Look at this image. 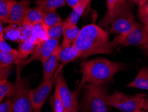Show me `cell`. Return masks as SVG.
Returning <instances> with one entry per match:
<instances>
[{"label": "cell", "instance_id": "obj_1", "mask_svg": "<svg viewBox=\"0 0 148 112\" xmlns=\"http://www.w3.org/2000/svg\"><path fill=\"white\" fill-rule=\"evenodd\" d=\"M73 45L82 52L80 58L97 54H110L114 48L109 40L108 32L93 24H88L80 29Z\"/></svg>", "mask_w": 148, "mask_h": 112}, {"label": "cell", "instance_id": "obj_2", "mask_svg": "<svg viewBox=\"0 0 148 112\" xmlns=\"http://www.w3.org/2000/svg\"><path fill=\"white\" fill-rule=\"evenodd\" d=\"M80 67L82 79L79 87L82 88L86 84L101 85L110 82L115 74L125 68V65L106 58H97L84 61Z\"/></svg>", "mask_w": 148, "mask_h": 112}, {"label": "cell", "instance_id": "obj_3", "mask_svg": "<svg viewBox=\"0 0 148 112\" xmlns=\"http://www.w3.org/2000/svg\"><path fill=\"white\" fill-rule=\"evenodd\" d=\"M84 104L82 112H111L106 102L108 94L105 84H86L84 87Z\"/></svg>", "mask_w": 148, "mask_h": 112}, {"label": "cell", "instance_id": "obj_4", "mask_svg": "<svg viewBox=\"0 0 148 112\" xmlns=\"http://www.w3.org/2000/svg\"><path fill=\"white\" fill-rule=\"evenodd\" d=\"M30 89L25 79H18L13 84L7 99L12 103L14 112H34L36 111L30 99Z\"/></svg>", "mask_w": 148, "mask_h": 112}, {"label": "cell", "instance_id": "obj_5", "mask_svg": "<svg viewBox=\"0 0 148 112\" xmlns=\"http://www.w3.org/2000/svg\"><path fill=\"white\" fill-rule=\"evenodd\" d=\"M144 93H137L135 95H126L119 91L106 96V102L110 107H114L122 112H138L146 97Z\"/></svg>", "mask_w": 148, "mask_h": 112}, {"label": "cell", "instance_id": "obj_6", "mask_svg": "<svg viewBox=\"0 0 148 112\" xmlns=\"http://www.w3.org/2000/svg\"><path fill=\"white\" fill-rule=\"evenodd\" d=\"M116 46H142L148 43V35L141 24L136 23L130 31L117 35L112 42Z\"/></svg>", "mask_w": 148, "mask_h": 112}, {"label": "cell", "instance_id": "obj_7", "mask_svg": "<svg viewBox=\"0 0 148 112\" xmlns=\"http://www.w3.org/2000/svg\"><path fill=\"white\" fill-rule=\"evenodd\" d=\"M136 23L134 12L127 3L112 19L110 32L115 34H123L130 31Z\"/></svg>", "mask_w": 148, "mask_h": 112}, {"label": "cell", "instance_id": "obj_8", "mask_svg": "<svg viewBox=\"0 0 148 112\" xmlns=\"http://www.w3.org/2000/svg\"><path fill=\"white\" fill-rule=\"evenodd\" d=\"M55 78L56 73L50 79L41 82L37 88L30 89V99L36 111L40 112L46 102L49 94L51 93L53 85L55 83Z\"/></svg>", "mask_w": 148, "mask_h": 112}, {"label": "cell", "instance_id": "obj_9", "mask_svg": "<svg viewBox=\"0 0 148 112\" xmlns=\"http://www.w3.org/2000/svg\"><path fill=\"white\" fill-rule=\"evenodd\" d=\"M56 89L62 101L64 112H69L73 102V93L69 90L65 79L62 69H58L56 72Z\"/></svg>", "mask_w": 148, "mask_h": 112}, {"label": "cell", "instance_id": "obj_10", "mask_svg": "<svg viewBox=\"0 0 148 112\" xmlns=\"http://www.w3.org/2000/svg\"><path fill=\"white\" fill-rule=\"evenodd\" d=\"M59 46H60L59 39H47L46 41L37 46L31 57L26 59L23 65H27L34 61H40L43 64L53 53Z\"/></svg>", "mask_w": 148, "mask_h": 112}, {"label": "cell", "instance_id": "obj_11", "mask_svg": "<svg viewBox=\"0 0 148 112\" xmlns=\"http://www.w3.org/2000/svg\"><path fill=\"white\" fill-rule=\"evenodd\" d=\"M29 6V0H21L19 1H14L10 9L8 24H17L21 27L27 10L30 8Z\"/></svg>", "mask_w": 148, "mask_h": 112}, {"label": "cell", "instance_id": "obj_12", "mask_svg": "<svg viewBox=\"0 0 148 112\" xmlns=\"http://www.w3.org/2000/svg\"><path fill=\"white\" fill-rule=\"evenodd\" d=\"M60 45L56 48L53 53L43 63V76L41 82H44L51 79L57 71L59 66V51Z\"/></svg>", "mask_w": 148, "mask_h": 112}, {"label": "cell", "instance_id": "obj_13", "mask_svg": "<svg viewBox=\"0 0 148 112\" xmlns=\"http://www.w3.org/2000/svg\"><path fill=\"white\" fill-rule=\"evenodd\" d=\"M82 52L76 48L73 45L69 47H62L60 46V49L59 51V61L61 62V65L59 69H62L64 65L69 63H71L75 59L80 58Z\"/></svg>", "mask_w": 148, "mask_h": 112}, {"label": "cell", "instance_id": "obj_14", "mask_svg": "<svg viewBox=\"0 0 148 112\" xmlns=\"http://www.w3.org/2000/svg\"><path fill=\"white\" fill-rule=\"evenodd\" d=\"M47 39H49L47 35V28L44 26V24L42 22L34 24L29 40L35 45L38 46L46 41Z\"/></svg>", "mask_w": 148, "mask_h": 112}, {"label": "cell", "instance_id": "obj_15", "mask_svg": "<svg viewBox=\"0 0 148 112\" xmlns=\"http://www.w3.org/2000/svg\"><path fill=\"white\" fill-rule=\"evenodd\" d=\"M36 45L31 42L29 40L21 41L18 46V57H17V65H22L27 59V57L34 53L36 48Z\"/></svg>", "mask_w": 148, "mask_h": 112}, {"label": "cell", "instance_id": "obj_16", "mask_svg": "<svg viewBox=\"0 0 148 112\" xmlns=\"http://www.w3.org/2000/svg\"><path fill=\"white\" fill-rule=\"evenodd\" d=\"M91 0H84L81 3H79L75 7L73 8V10L70 15L67 17V18L64 22L66 27H69L71 26H75L77 24V22L84 13L85 9L86 8L87 6L90 3Z\"/></svg>", "mask_w": 148, "mask_h": 112}, {"label": "cell", "instance_id": "obj_17", "mask_svg": "<svg viewBox=\"0 0 148 112\" xmlns=\"http://www.w3.org/2000/svg\"><path fill=\"white\" fill-rule=\"evenodd\" d=\"M129 87L148 90V67L143 68L138 72L137 76L127 85Z\"/></svg>", "mask_w": 148, "mask_h": 112}, {"label": "cell", "instance_id": "obj_18", "mask_svg": "<svg viewBox=\"0 0 148 112\" xmlns=\"http://www.w3.org/2000/svg\"><path fill=\"white\" fill-rule=\"evenodd\" d=\"M65 0H38L36 1L37 7L43 13L53 12L66 5Z\"/></svg>", "mask_w": 148, "mask_h": 112}, {"label": "cell", "instance_id": "obj_19", "mask_svg": "<svg viewBox=\"0 0 148 112\" xmlns=\"http://www.w3.org/2000/svg\"><path fill=\"white\" fill-rule=\"evenodd\" d=\"M21 26L17 24H9L3 30L4 38L14 42L19 43L21 38Z\"/></svg>", "mask_w": 148, "mask_h": 112}, {"label": "cell", "instance_id": "obj_20", "mask_svg": "<svg viewBox=\"0 0 148 112\" xmlns=\"http://www.w3.org/2000/svg\"><path fill=\"white\" fill-rule=\"evenodd\" d=\"M80 32V29L77 27V25L71 26L67 27L64 32V40H63L62 47H69L73 45L77 37Z\"/></svg>", "mask_w": 148, "mask_h": 112}, {"label": "cell", "instance_id": "obj_21", "mask_svg": "<svg viewBox=\"0 0 148 112\" xmlns=\"http://www.w3.org/2000/svg\"><path fill=\"white\" fill-rule=\"evenodd\" d=\"M117 0H107V12L99 24L103 27H106L110 24L112 19L114 18L117 10Z\"/></svg>", "mask_w": 148, "mask_h": 112}, {"label": "cell", "instance_id": "obj_22", "mask_svg": "<svg viewBox=\"0 0 148 112\" xmlns=\"http://www.w3.org/2000/svg\"><path fill=\"white\" fill-rule=\"evenodd\" d=\"M44 14L42 11H41L40 8L38 7L34 8H29L27 10V14H26V16L25 19L29 22L30 23L32 24H35L36 23L42 22L43 16H44Z\"/></svg>", "mask_w": 148, "mask_h": 112}, {"label": "cell", "instance_id": "obj_23", "mask_svg": "<svg viewBox=\"0 0 148 112\" xmlns=\"http://www.w3.org/2000/svg\"><path fill=\"white\" fill-rule=\"evenodd\" d=\"M62 22V17L56 11L45 13L44 14L42 23L44 24V26L47 29L50 27H52V26H56Z\"/></svg>", "mask_w": 148, "mask_h": 112}, {"label": "cell", "instance_id": "obj_24", "mask_svg": "<svg viewBox=\"0 0 148 112\" xmlns=\"http://www.w3.org/2000/svg\"><path fill=\"white\" fill-rule=\"evenodd\" d=\"M18 52L15 49L14 51L5 53L0 52V65L9 66L13 64H17Z\"/></svg>", "mask_w": 148, "mask_h": 112}, {"label": "cell", "instance_id": "obj_25", "mask_svg": "<svg viewBox=\"0 0 148 112\" xmlns=\"http://www.w3.org/2000/svg\"><path fill=\"white\" fill-rule=\"evenodd\" d=\"M15 0H0V19L8 23L10 9Z\"/></svg>", "mask_w": 148, "mask_h": 112}, {"label": "cell", "instance_id": "obj_26", "mask_svg": "<svg viewBox=\"0 0 148 112\" xmlns=\"http://www.w3.org/2000/svg\"><path fill=\"white\" fill-rule=\"evenodd\" d=\"M67 28L64 22H62L57 25L52 26L47 29V35L48 38L50 39H59L64 34V32Z\"/></svg>", "mask_w": 148, "mask_h": 112}, {"label": "cell", "instance_id": "obj_27", "mask_svg": "<svg viewBox=\"0 0 148 112\" xmlns=\"http://www.w3.org/2000/svg\"><path fill=\"white\" fill-rule=\"evenodd\" d=\"M51 105L53 112H64V107L57 90L55 89L53 95L51 98Z\"/></svg>", "mask_w": 148, "mask_h": 112}, {"label": "cell", "instance_id": "obj_28", "mask_svg": "<svg viewBox=\"0 0 148 112\" xmlns=\"http://www.w3.org/2000/svg\"><path fill=\"white\" fill-rule=\"evenodd\" d=\"M13 83L8 79L0 80V103L10 93Z\"/></svg>", "mask_w": 148, "mask_h": 112}, {"label": "cell", "instance_id": "obj_29", "mask_svg": "<svg viewBox=\"0 0 148 112\" xmlns=\"http://www.w3.org/2000/svg\"><path fill=\"white\" fill-rule=\"evenodd\" d=\"M32 27H33V24L30 23L29 22L27 21L26 19H24L22 26H21V41L29 40L30 34H31V32H32Z\"/></svg>", "mask_w": 148, "mask_h": 112}, {"label": "cell", "instance_id": "obj_30", "mask_svg": "<svg viewBox=\"0 0 148 112\" xmlns=\"http://www.w3.org/2000/svg\"><path fill=\"white\" fill-rule=\"evenodd\" d=\"M12 71V65H0V80L8 79Z\"/></svg>", "mask_w": 148, "mask_h": 112}, {"label": "cell", "instance_id": "obj_31", "mask_svg": "<svg viewBox=\"0 0 148 112\" xmlns=\"http://www.w3.org/2000/svg\"><path fill=\"white\" fill-rule=\"evenodd\" d=\"M82 89L81 87H78L76 91L73 93V102L72 107L70 109L69 112H79V104H78V95H79V92L80 89Z\"/></svg>", "mask_w": 148, "mask_h": 112}, {"label": "cell", "instance_id": "obj_32", "mask_svg": "<svg viewBox=\"0 0 148 112\" xmlns=\"http://www.w3.org/2000/svg\"><path fill=\"white\" fill-rule=\"evenodd\" d=\"M0 112H14L12 103L7 99L5 102L0 103Z\"/></svg>", "mask_w": 148, "mask_h": 112}, {"label": "cell", "instance_id": "obj_33", "mask_svg": "<svg viewBox=\"0 0 148 112\" xmlns=\"http://www.w3.org/2000/svg\"><path fill=\"white\" fill-rule=\"evenodd\" d=\"M14 48L11 47L7 43V42L5 41V39L4 38V37L0 38V52L8 53V52L14 51Z\"/></svg>", "mask_w": 148, "mask_h": 112}, {"label": "cell", "instance_id": "obj_34", "mask_svg": "<svg viewBox=\"0 0 148 112\" xmlns=\"http://www.w3.org/2000/svg\"><path fill=\"white\" fill-rule=\"evenodd\" d=\"M139 18L144 26H148V12L139 11Z\"/></svg>", "mask_w": 148, "mask_h": 112}, {"label": "cell", "instance_id": "obj_35", "mask_svg": "<svg viewBox=\"0 0 148 112\" xmlns=\"http://www.w3.org/2000/svg\"><path fill=\"white\" fill-rule=\"evenodd\" d=\"M126 4H127L126 0H117V10H116V13H115V15H116L117 13H118L119 11H120L121 9H122L124 7V6L126 5Z\"/></svg>", "mask_w": 148, "mask_h": 112}, {"label": "cell", "instance_id": "obj_36", "mask_svg": "<svg viewBox=\"0 0 148 112\" xmlns=\"http://www.w3.org/2000/svg\"><path fill=\"white\" fill-rule=\"evenodd\" d=\"M65 1H66V3L69 7L73 8L79 3H81L82 1H84V0H65Z\"/></svg>", "mask_w": 148, "mask_h": 112}, {"label": "cell", "instance_id": "obj_37", "mask_svg": "<svg viewBox=\"0 0 148 112\" xmlns=\"http://www.w3.org/2000/svg\"><path fill=\"white\" fill-rule=\"evenodd\" d=\"M141 109L148 111V97H147L143 99L142 104L141 105Z\"/></svg>", "mask_w": 148, "mask_h": 112}, {"label": "cell", "instance_id": "obj_38", "mask_svg": "<svg viewBox=\"0 0 148 112\" xmlns=\"http://www.w3.org/2000/svg\"><path fill=\"white\" fill-rule=\"evenodd\" d=\"M139 11L140 12H148V0L145 2V5L141 8H139Z\"/></svg>", "mask_w": 148, "mask_h": 112}, {"label": "cell", "instance_id": "obj_39", "mask_svg": "<svg viewBox=\"0 0 148 112\" xmlns=\"http://www.w3.org/2000/svg\"><path fill=\"white\" fill-rule=\"evenodd\" d=\"M141 48L143 50V52H144V54L146 55V56L148 58V43L147 44H145L144 45H142L141 46Z\"/></svg>", "mask_w": 148, "mask_h": 112}, {"label": "cell", "instance_id": "obj_40", "mask_svg": "<svg viewBox=\"0 0 148 112\" xmlns=\"http://www.w3.org/2000/svg\"><path fill=\"white\" fill-rule=\"evenodd\" d=\"M3 30H4V28L3 26V23H2V21L0 19V38H1V37H4Z\"/></svg>", "mask_w": 148, "mask_h": 112}, {"label": "cell", "instance_id": "obj_41", "mask_svg": "<svg viewBox=\"0 0 148 112\" xmlns=\"http://www.w3.org/2000/svg\"><path fill=\"white\" fill-rule=\"evenodd\" d=\"M147 1V0H140V2H139V8L143 7V6L145 5V2Z\"/></svg>", "mask_w": 148, "mask_h": 112}, {"label": "cell", "instance_id": "obj_42", "mask_svg": "<svg viewBox=\"0 0 148 112\" xmlns=\"http://www.w3.org/2000/svg\"><path fill=\"white\" fill-rule=\"evenodd\" d=\"M130 1H131L132 3L138 4V5H139V2H140V0H130Z\"/></svg>", "mask_w": 148, "mask_h": 112}, {"label": "cell", "instance_id": "obj_43", "mask_svg": "<svg viewBox=\"0 0 148 112\" xmlns=\"http://www.w3.org/2000/svg\"><path fill=\"white\" fill-rule=\"evenodd\" d=\"M143 28H144V30L145 32L147 33V34L148 35V26H143Z\"/></svg>", "mask_w": 148, "mask_h": 112}, {"label": "cell", "instance_id": "obj_44", "mask_svg": "<svg viewBox=\"0 0 148 112\" xmlns=\"http://www.w3.org/2000/svg\"><path fill=\"white\" fill-rule=\"evenodd\" d=\"M138 112H148V111H146V110H144V109H140V110H139Z\"/></svg>", "mask_w": 148, "mask_h": 112}]
</instances>
